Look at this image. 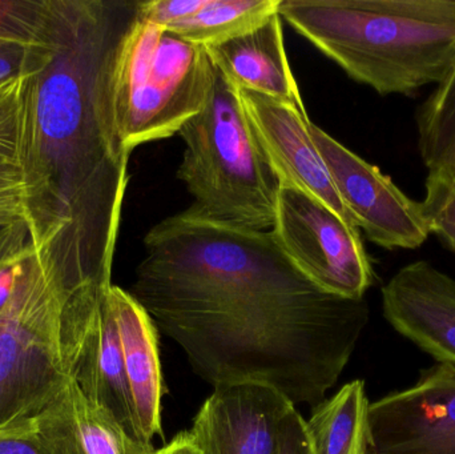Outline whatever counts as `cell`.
<instances>
[{
    "mask_svg": "<svg viewBox=\"0 0 455 454\" xmlns=\"http://www.w3.org/2000/svg\"><path fill=\"white\" fill-rule=\"evenodd\" d=\"M130 293L208 384H267L317 405L369 322L365 299L329 295L286 258L270 231L188 210L144 237Z\"/></svg>",
    "mask_w": 455,
    "mask_h": 454,
    "instance_id": "1",
    "label": "cell"
},
{
    "mask_svg": "<svg viewBox=\"0 0 455 454\" xmlns=\"http://www.w3.org/2000/svg\"><path fill=\"white\" fill-rule=\"evenodd\" d=\"M139 0H51L50 56L24 88L27 228L69 292L111 287L130 173L108 71Z\"/></svg>",
    "mask_w": 455,
    "mask_h": 454,
    "instance_id": "2",
    "label": "cell"
},
{
    "mask_svg": "<svg viewBox=\"0 0 455 454\" xmlns=\"http://www.w3.org/2000/svg\"><path fill=\"white\" fill-rule=\"evenodd\" d=\"M278 13L381 96L437 84L455 59V0H280Z\"/></svg>",
    "mask_w": 455,
    "mask_h": 454,
    "instance_id": "3",
    "label": "cell"
},
{
    "mask_svg": "<svg viewBox=\"0 0 455 454\" xmlns=\"http://www.w3.org/2000/svg\"><path fill=\"white\" fill-rule=\"evenodd\" d=\"M179 135L186 147L176 176L194 197L189 212L227 226L272 229L280 184L251 130L238 88L216 67L207 106Z\"/></svg>",
    "mask_w": 455,
    "mask_h": 454,
    "instance_id": "4",
    "label": "cell"
},
{
    "mask_svg": "<svg viewBox=\"0 0 455 454\" xmlns=\"http://www.w3.org/2000/svg\"><path fill=\"white\" fill-rule=\"evenodd\" d=\"M215 66L203 45L136 15L108 71L112 124L123 148L172 138L202 114Z\"/></svg>",
    "mask_w": 455,
    "mask_h": 454,
    "instance_id": "5",
    "label": "cell"
},
{
    "mask_svg": "<svg viewBox=\"0 0 455 454\" xmlns=\"http://www.w3.org/2000/svg\"><path fill=\"white\" fill-rule=\"evenodd\" d=\"M69 295L48 250L31 245L0 314V426L35 418L69 380L63 343Z\"/></svg>",
    "mask_w": 455,
    "mask_h": 454,
    "instance_id": "6",
    "label": "cell"
},
{
    "mask_svg": "<svg viewBox=\"0 0 455 454\" xmlns=\"http://www.w3.org/2000/svg\"><path fill=\"white\" fill-rule=\"evenodd\" d=\"M270 232L291 264L321 291L365 299L374 272L357 227L307 195L280 187Z\"/></svg>",
    "mask_w": 455,
    "mask_h": 454,
    "instance_id": "7",
    "label": "cell"
},
{
    "mask_svg": "<svg viewBox=\"0 0 455 454\" xmlns=\"http://www.w3.org/2000/svg\"><path fill=\"white\" fill-rule=\"evenodd\" d=\"M108 290L83 287L69 295L63 320L67 370L91 402L107 410L133 439L147 442L128 386Z\"/></svg>",
    "mask_w": 455,
    "mask_h": 454,
    "instance_id": "8",
    "label": "cell"
},
{
    "mask_svg": "<svg viewBox=\"0 0 455 454\" xmlns=\"http://www.w3.org/2000/svg\"><path fill=\"white\" fill-rule=\"evenodd\" d=\"M310 135L358 229L385 250H417L430 236L421 202L411 199L379 168L310 123Z\"/></svg>",
    "mask_w": 455,
    "mask_h": 454,
    "instance_id": "9",
    "label": "cell"
},
{
    "mask_svg": "<svg viewBox=\"0 0 455 454\" xmlns=\"http://www.w3.org/2000/svg\"><path fill=\"white\" fill-rule=\"evenodd\" d=\"M369 454H455V365L437 362L371 404Z\"/></svg>",
    "mask_w": 455,
    "mask_h": 454,
    "instance_id": "10",
    "label": "cell"
},
{
    "mask_svg": "<svg viewBox=\"0 0 455 454\" xmlns=\"http://www.w3.org/2000/svg\"><path fill=\"white\" fill-rule=\"evenodd\" d=\"M238 96L280 187L307 195L357 227L313 143L307 111L254 91L238 90Z\"/></svg>",
    "mask_w": 455,
    "mask_h": 454,
    "instance_id": "11",
    "label": "cell"
},
{
    "mask_svg": "<svg viewBox=\"0 0 455 454\" xmlns=\"http://www.w3.org/2000/svg\"><path fill=\"white\" fill-rule=\"evenodd\" d=\"M288 397L262 383L228 384L205 400L189 429L200 454H277Z\"/></svg>",
    "mask_w": 455,
    "mask_h": 454,
    "instance_id": "12",
    "label": "cell"
},
{
    "mask_svg": "<svg viewBox=\"0 0 455 454\" xmlns=\"http://www.w3.org/2000/svg\"><path fill=\"white\" fill-rule=\"evenodd\" d=\"M382 314L403 338L455 365V280L425 260L406 264L382 287Z\"/></svg>",
    "mask_w": 455,
    "mask_h": 454,
    "instance_id": "13",
    "label": "cell"
},
{
    "mask_svg": "<svg viewBox=\"0 0 455 454\" xmlns=\"http://www.w3.org/2000/svg\"><path fill=\"white\" fill-rule=\"evenodd\" d=\"M44 454H156L127 434L69 378L58 396L34 418Z\"/></svg>",
    "mask_w": 455,
    "mask_h": 454,
    "instance_id": "14",
    "label": "cell"
},
{
    "mask_svg": "<svg viewBox=\"0 0 455 454\" xmlns=\"http://www.w3.org/2000/svg\"><path fill=\"white\" fill-rule=\"evenodd\" d=\"M109 303L122 343L125 376L139 428L147 442L162 436L163 376L157 327L148 312L127 291L112 284Z\"/></svg>",
    "mask_w": 455,
    "mask_h": 454,
    "instance_id": "15",
    "label": "cell"
},
{
    "mask_svg": "<svg viewBox=\"0 0 455 454\" xmlns=\"http://www.w3.org/2000/svg\"><path fill=\"white\" fill-rule=\"evenodd\" d=\"M205 50L213 66L238 90L254 91L305 111L286 56L280 13L248 34Z\"/></svg>",
    "mask_w": 455,
    "mask_h": 454,
    "instance_id": "16",
    "label": "cell"
},
{
    "mask_svg": "<svg viewBox=\"0 0 455 454\" xmlns=\"http://www.w3.org/2000/svg\"><path fill=\"white\" fill-rule=\"evenodd\" d=\"M26 76L0 83V227L27 226L24 170V88Z\"/></svg>",
    "mask_w": 455,
    "mask_h": 454,
    "instance_id": "17",
    "label": "cell"
},
{
    "mask_svg": "<svg viewBox=\"0 0 455 454\" xmlns=\"http://www.w3.org/2000/svg\"><path fill=\"white\" fill-rule=\"evenodd\" d=\"M369 410L365 383L355 380L315 405L307 421L315 454H369Z\"/></svg>",
    "mask_w": 455,
    "mask_h": 454,
    "instance_id": "18",
    "label": "cell"
},
{
    "mask_svg": "<svg viewBox=\"0 0 455 454\" xmlns=\"http://www.w3.org/2000/svg\"><path fill=\"white\" fill-rule=\"evenodd\" d=\"M419 151L427 171L425 184L455 188V59L417 111Z\"/></svg>",
    "mask_w": 455,
    "mask_h": 454,
    "instance_id": "19",
    "label": "cell"
},
{
    "mask_svg": "<svg viewBox=\"0 0 455 454\" xmlns=\"http://www.w3.org/2000/svg\"><path fill=\"white\" fill-rule=\"evenodd\" d=\"M280 0H207L191 18L167 28L203 47L223 44L253 31L278 12Z\"/></svg>",
    "mask_w": 455,
    "mask_h": 454,
    "instance_id": "20",
    "label": "cell"
},
{
    "mask_svg": "<svg viewBox=\"0 0 455 454\" xmlns=\"http://www.w3.org/2000/svg\"><path fill=\"white\" fill-rule=\"evenodd\" d=\"M51 20V0H0V40L43 44Z\"/></svg>",
    "mask_w": 455,
    "mask_h": 454,
    "instance_id": "21",
    "label": "cell"
},
{
    "mask_svg": "<svg viewBox=\"0 0 455 454\" xmlns=\"http://www.w3.org/2000/svg\"><path fill=\"white\" fill-rule=\"evenodd\" d=\"M421 204L430 234L437 235L455 252V188L440 184H425Z\"/></svg>",
    "mask_w": 455,
    "mask_h": 454,
    "instance_id": "22",
    "label": "cell"
},
{
    "mask_svg": "<svg viewBox=\"0 0 455 454\" xmlns=\"http://www.w3.org/2000/svg\"><path fill=\"white\" fill-rule=\"evenodd\" d=\"M50 40L43 44L0 40V83L34 74L50 56Z\"/></svg>",
    "mask_w": 455,
    "mask_h": 454,
    "instance_id": "23",
    "label": "cell"
},
{
    "mask_svg": "<svg viewBox=\"0 0 455 454\" xmlns=\"http://www.w3.org/2000/svg\"><path fill=\"white\" fill-rule=\"evenodd\" d=\"M207 0H139L138 18L170 28L191 18Z\"/></svg>",
    "mask_w": 455,
    "mask_h": 454,
    "instance_id": "24",
    "label": "cell"
},
{
    "mask_svg": "<svg viewBox=\"0 0 455 454\" xmlns=\"http://www.w3.org/2000/svg\"><path fill=\"white\" fill-rule=\"evenodd\" d=\"M0 454H44L37 442L34 418L0 426Z\"/></svg>",
    "mask_w": 455,
    "mask_h": 454,
    "instance_id": "25",
    "label": "cell"
},
{
    "mask_svg": "<svg viewBox=\"0 0 455 454\" xmlns=\"http://www.w3.org/2000/svg\"><path fill=\"white\" fill-rule=\"evenodd\" d=\"M277 454H315L307 432V420L297 412L296 407L283 418Z\"/></svg>",
    "mask_w": 455,
    "mask_h": 454,
    "instance_id": "26",
    "label": "cell"
},
{
    "mask_svg": "<svg viewBox=\"0 0 455 454\" xmlns=\"http://www.w3.org/2000/svg\"><path fill=\"white\" fill-rule=\"evenodd\" d=\"M29 243L31 240L26 224L0 227V267L20 256Z\"/></svg>",
    "mask_w": 455,
    "mask_h": 454,
    "instance_id": "27",
    "label": "cell"
},
{
    "mask_svg": "<svg viewBox=\"0 0 455 454\" xmlns=\"http://www.w3.org/2000/svg\"><path fill=\"white\" fill-rule=\"evenodd\" d=\"M29 250H31V243L20 256L0 267V314L7 306L13 291H15L16 283H18L21 272H23L24 260H26Z\"/></svg>",
    "mask_w": 455,
    "mask_h": 454,
    "instance_id": "28",
    "label": "cell"
},
{
    "mask_svg": "<svg viewBox=\"0 0 455 454\" xmlns=\"http://www.w3.org/2000/svg\"><path fill=\"white\" fill-rule=\"evenodd\" d=\"M156 454H200L191 432L183 431Z\"/></svg>",
    "mask_w": 455,
    "mask_h": 454,
    "instance_id": "29",
    "label": "cell"
}]
</instances>
